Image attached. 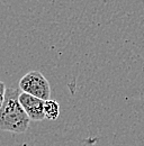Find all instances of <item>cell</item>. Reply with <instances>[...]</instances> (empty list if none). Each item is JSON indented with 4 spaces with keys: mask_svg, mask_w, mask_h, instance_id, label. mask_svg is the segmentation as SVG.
Listing matches in <instances>:
<instances>
[{
    "mask_svg": "<svg viewBox=\"0 0 144 146\" xmlns=\"http://www.w3.org/2000/svg\"><path fill=\"white\" fill-rule=\"evenodd\" d=\"M19 93V89L7 88L3 105L0 108V130L23 134L29 127L31 119L18 101Z\"/></svg>",
    "mask_w": 144,
    "mask_h": 146,
    "instance_id": "cell-1",
    "label": "cell"
},
{
    "mask_svg": "<svg viewBox=\"0 0 144 146\" xmlns=\"http://www.w3.org/2000/svg\"><path fill=\"white\" fill-rule=\"evenodd\" d=\"M18 89L21 92L34 96L44 101L51 99L50 82L39 71H31L26 73L19 80Z\"/></svg>",
    "mask_w": 144,
    "mask_h": 146,
    "instance_id": "cell-2",
    "label": "cell"
},
{
    "mask_svg": "<svg viewBox=\"0 0 144 146\" xmlns=\"http://www.w3.org/2000/svg\"><path fill=\"white\" fill-rule=\"evenodd\" d=\"M18 101L21 108L26 112L28 118L34 121H42L44 117V100L38 99L25 92H20L18 96Z\"/></svg>",
    "mask_w": 144,
    "mask_h": 146,
    "instance_id": "cell-3",
    "label": "cell"
},
{
    "mask_svg": "<svg viewBox=\"0 0 144 146\" xmlns=\"http://www.w3.org/2000/svg\"><path fill=\"white\" fill-rule=\"evenodd\" d=\"M60 116V105L56 100L49 99L44 102V117L49 120H56Z\"/></svg>",
    "mask_w": 144,
    "mask_h": 146,
    "instance_id": "cell-4",
    "label": "cell"
},
{
    "mask_svg": "<svg viewBox=\"0 0 144 146\" xmlns=\"http://www.w3.org/2000/svg\"><path fill=\"white\" fill-rule=\"evenodd\" d=\"M6 90H7V88H6V84H5L2 81H0V108L2 107V105H3V101H5Z\"/></svg>",
    "mask_w": 144,
    "mask_h": 146,
    "instance_id": "cell-5",
    "label": "cell"
}]
</instances>
